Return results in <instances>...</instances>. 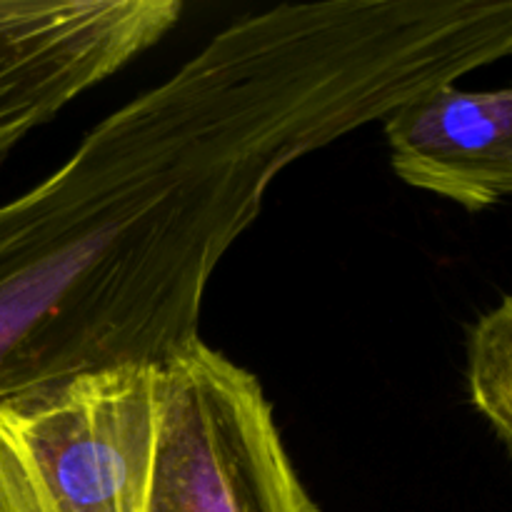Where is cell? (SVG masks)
<instances>
[{
  "label": "cell",
  "mask_w": 512,
  "mask_h": 512,
  "mask_svg": "<svg viewBox=\"0 0 512 512\" xmlns=\"http://www.w3.org/2000/svg\"><path fill=\"white\" fill-rule=\"evenodd\" d=\"M390 165L405 185L478 213L512 195V85H440L383 120Z\"/></svg>",
  "instance_id": "obj_5"
},
{
  "label": "cell",
  "mask_w": 512,
  "mask_h": 512,
  "mask_svg": "<svg viewBox=\"0 0 512 512\" xmlns=\"http://www.w3.org/2000/svg\"><path fill=\"white\" fill-rule=\"evenodd\" d=\"M165 375L148 512H320L253 373L198 340Z\"/></svg>",
  "instance_id": "obj_3"
},
{
  "label": "cell",
  "mask_w": 512,
  "mask_h": 512,
  "mask_svg": "<svg viewBox=\"0 0 512 512\" xmlns=\"http://www.w3.org/2000/svg\"><path fill=\"white\" fill-rule=\"evenodd\" d=\"M168 375L83 370L0 400V512H148Z\"/></svg>",
  "instance_id": "obj_2"
},
{
  "label": "cell",
  "mask_w": 512,
  "mask_h": 512,
  "mask_svg": "<svg viewBox=\"0 0 512 512\" xmlns=\"http://www.w3.org/2000/svg\"><path fill=\"white\" fill-rule=\"evenodd\" d=\"M465 378L470 403L512 460V293L470 328Z\"/></svg>",
  "instance_id": "obj_6"
},
{
  "label": "cell",
  "mask_w": 512,
  "mask_h": 512,
  "mask_svg": "<svg viewBox=\"0 0 512 512\" xmlns=\"http://www.w3.org/2000/svg\"><path fill=\"white\" fill-rule=\"evenodd\" d=\"M493 63L473 0L280 3L225 25L0 203V400L168 368L290 165Z\"/></svg>",
  "instance_id": "obj_1"
},
{
  "label": "cell",
  "mask_w": 512,
  "mask_h": 512,
  "mask_svg": "<svg viewBox=\"0 0 512 512\" xmlns=\"http://www.w3.org/2000/svg\"><path fill=\"white\" fill-rule=\"evenodd\" d=\"M180 0H0V165L40 125L158 45Z\"/></svg>",
  "instance_id": "obj_4"
}]
</instances>
